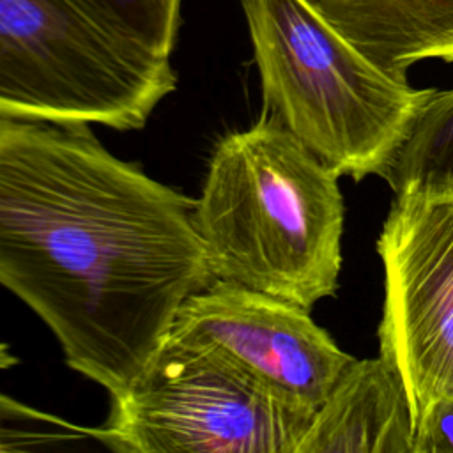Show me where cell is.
Segmentation results:
<instances>
[{"label":"cell","mask_w":453,"mask_h":453,"mask_svg":"<svg viewBox=\"0 0 453 453\" xmlns=\"http://www.w3.org/2000/svg\"><path fill=\"white\" fill-rule=\"evenodd\" d=\"M315 411L218 359L161 347L90 434L120 453H297Z\"/></svg>","instance_id":"5"},{"label":"cell","mask_w":453,"mask_h":453,"mask_svg":"<svg viewBox=\"0 0 453 453\" xmlns=\"http://www.w3.org/2000/svg\"><path fill=\"white\" fill-rule=\"evenodd\" d=\"M342 175L278 119L219 138L193 223L212 280L311 310L338 290Z\"/></svg>","instance_id":"2"},{"label":"cell","mask_w":453,"mask_h":453,"mask_svg":"<svg viewBox=\"0 0 453 453\" xmlns=\"http://www.w3.org/2000/svg\"><path fill=\"white\" fill-rule=\"evenodd\" d=\"M412 453H453V395L434 400L419 416Z\"/></svg>","instance_id":"13"},{"label":"cell","mask_w":453,"mask_h":453,"mask_svg":"<svg viewBox=\"0 0 453 453\" xmlns=\"http://www.w3.org/2000/svg\"><path fill=\"white\" fill-rule=\"evenodd\" d=\"M108 28L124 39L172 58L175 50L180 0H81Z\"/></svg>","instance_id":"11"},{"label":"cell","mask_w":453,"mask_h":453,"mask_svg":"<svg viewBox=\"0 0 453 453\" xmlns=\"http://www.w3.org/2000/svg\"><path fill=\"white\" fill-rule=\"evenodd\" d=\"M414 421L400 375L382 357L354 359L317 407L297 453H412Z\"/></svg>","instance_id":"8"},{"label":"cell","mask_w":453,"mask_h":453,"mask_svg":"<svg viewBox=\"0 0 453 453\" xmlns=\"http://www.w3.org/2000/svg\"><path fill=\"white\" fill-rule=\"evenodd\" d=\"M382 179L395 195L453 189V88L428 97Z\"/></svg>","instance_id":"10"},{"label":"cell","mask_w":453,"mask_h":453,"mask_svg":"<svg viewBox=\"0 0 453 453\" xmlns=\"http://www.w3.org/2000/svg\"><path fill=\"white\" fill-rule=\"evenodd\" d=\"M386 73L428 58L453 64V0H303Z\"/></svg>","instance_id":"9"},{"label":"cell","mask_w":453,"mask_h":453,"mask_svg":"<svg viewBox=\"0 0 453 453\" xmlns=\"http://www.w3.org/2000/svg\"><path fill=\"white\" fill-rule=\"evenodd\" d=\"M264 111L340 175L386 172L435 88H414L303 0H241Z\"/></svg>","instance_id":"3"},{"label":"cell","mask_w":453,"mask_h":453,"mask_svg":"<svg viewBox=\"0 0 453 453\" xmlns=\"http://www.w3.org/2000/svg\"><path fill=\"white\" fill-rule=\"evenodd\" d=\"M377 253L379 356L400 375L416 425L434 400L453 395V189L396 195Z\"/></svg>","instance_id":"6"},{"label":"cell","mask_w":453,"mask_h":453,"mask_svg":"<svg viewBox=\"0 0 453 453\" xmlns=\"http://www.w3.org/2000/svg\"><path fill=\"white\" fill-rule=\"evenodd\" d=\"M163 347L218 359L313 409L352 361L310 310L219 280L180 304Z\"/></svg>","instance_id":"7"},{"label":"cell","mask_w":453,"mask_h":453,"mask_svg":"<svg viewBox=\"0 0 453 453\" xmlns=\"http://www.w3.org/2000/svg\"><path fill=\"white\" fill-rule=\"evenodd\" d=\"M90 127L0 115V285L111 396L145 373L180 304L212 278L193 200Z\"/></svg>","instance_id":"1"},{"label":"cell","mask_w":453,"mask_h":453,"mask_svg":"<svg viewBox=\"0 0 453 453\" xmlns=\"http://www.w3.org/2000/svg\"><path fill=\"white\" fill-rule=\"evenodd\" d=\"M18 359L9 345L0 342V372L14 366ZM80 426L58 419L51 414L34 411L19 402L0 395V451L25 449L28 441L32 446L37 441L50 439H78Z\"/></svg>","instance_id":"12"},{"label":"cell","mask_w":453,"mask_h":453,"mask_svg":"<svg viewBox=\"0 0 453 453\" xmlns=\"http://www.w3.org/2000/svg\"><path fill=\"white\" fill-rule=\"evenodd\" d=\"M172 58L108 28L81 0H0V115L142 129L175 90Z\"/></svg>","instance_id":"4"}]
</instances>
